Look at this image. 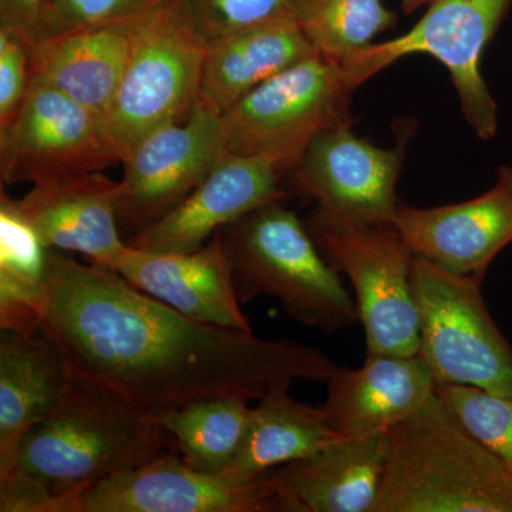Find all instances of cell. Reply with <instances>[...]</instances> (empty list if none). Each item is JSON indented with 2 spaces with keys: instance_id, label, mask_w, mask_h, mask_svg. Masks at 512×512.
Returning <instances> with one entry per match:
<instances>
[{
  "instance_id": "7c38bea8",
  "label": "cell",
  "mask_w": 512,
  "mask_h": 512,
  "mask_svg": "<svg viewBox=\"0 0 512 512\" xmlns=\"http://www.w3.org/2000/svg\"><path fill=\"white\" fill-rule=\"evenodd\" d=\"M406 141L379 148L355 136L352 123L319 133L293 168L299 190L316 202L313 215L343 225L392 224Z\"/></svg>"
},
{
  "instance_id": "ffe728a7",
  "label": "cell",
  "mask_w": 512,
  "mask_h": 512,
  "mask_svg": "<svg viewBox=\"0 0 512 512\" xmlns=\"http://www.w3.org/2000/svg\"><path fill=\"white\" fill-rule=\"evenodd\" d=\"M74 383L59 348L42 332L2 330L0 338V478L16 463L20 441L55 413Z\"/></svg>"
},
{
  "instance_id": "6da1fadb",
  "label": "cell",
  "mask_w": 512,
  "mask_h": 512,
  "mask_svg": "<svg viewBox=\"0 0 512 512\" xmlns=\"http://www.w3.org/2000/svg\"><path fill=\"white\" fill-rule=\"evenodd\" d=\"M40 332L74 386L157 419L215 397L259 400L295 380L328 383L339 365L311 346L188 318L114 271L49 249Z\"/></svg>"
},
{
  "instance_id": "d6986e66",
  "label": "cell",
  "mask_w": 512,
  "mask_h": 512,
  "mask_svg": "<svg viewBox=\"0 0 512 512\" xmlns=\"http://www.w3.org/2000/svg\"><path fill=\"white\" fill-rule=\"evenodd\" d=\"M323 404L339 439L389 431L436 392V380L420 355H367L360 369L340 366L330 377Z\"/></svg>"
},
{
  "instance_id": "7a4b0ae2",
  "label": "cell",
  "mask_w": 512,
  "mask_h": 512,
  "mask_svg": "<svg viewBox=\"0 0 512 512\" xmlns=\"http://www.w3.org/2000/svg\"><path fill=\"white\" fill-rule=\"evenodd\" d=\"M372 512H512V473L437 392L387 431Z\"/></svg>"
},
{
  "instance_id": "52a82bcc",
  "label": "cell",
  "mask_w": 512,
  "mask_h": 512,
  "mask_svg": "<svg viewBox=\"0 0 512 512\" xmlns=\"http://www.w3.org/2000/svg\"><path fill=\"white\" fill-rule=\"evenodd\" d=\"M316 244L355 292L367 355H419L420 320L414 299V254L392 224L309 221Z\"/></svg>"
},
{
  "instance_id": "8fae6325",
  "label": "cell",
  "mask_w": 512,
  "mask_h": 512,
  "mask_svg": "<svg viewBox=\"0 0 512 512\" xmlns=\"http://www.w3.org/2000/svg\"><path fill=\"white\" fill-rule=\"evenodd\" d=\"M225 153L220 114L198 103L184 121L144 137L121 163L119 228L124 241L173 211Z\"/></svg>"
},
{
  "instance_id": "5b68a950",
  "label": "cell",
  "mask_w": 512,
  "mask_h": 512,
  "mask_svg": "<svg viewBox=\"0 0 512 512\" xmlns=\"http://www.w3.org/2000/svg\"><path fill=\"white\" fill-rule=\"evenodd\" d=\"M363 83L352 63L315 53L221 114L225 150L293 170L319 133L352 123L350 97Z\"/></svg>"
},
{
  "instance_id": "2e32d148",
  "label": "cell",
  "mask_w": 512,
  "mask_h": 512,
  "mask_svg": "<svg viewBox=\"0 0 512 512\" xmlns=\"http://www.w3.org/2000/svg\"><path fill=\"white\" fill-rule=\"evenodd\" d=\"M120 181L107 175H69L33 184L16 208L49 249L80 254L114 268L128 244L119 228Z\"/></svg>"
},
{
  "instance_id": "ac0fdd59",
  "label": "cell",
  "mask_w": 512,
  "mask_h": 512,
  "mask_svg": "<svg viewBox=\"0 0 512 512\" xmlns=\"http://www.w3.org/2000/svg\"><path fill=\"white\" fill-rule=\"evenodd\" d=\"M387 451V431L338 439L266 474L284 512H372Z\"/></svg>"
},
{
  "instance_id": "603a6c76",
  "label": "cell",
  "mask_w": 512,
  "mask_h": 512,
  "mask_svg": "<svg viewBox=\"0 0 512 512\" xmlns=\"http://www.w3.org/2000/svg\"><path fill=\"white\" fill-rule=\"evenodd\" d=\"M278 387L252 407L247 431L229 474L255 478L328 446L339 436L323 407H313Z\"/></svg>"
},
{
  "instance_id": "484cf974",
  "label": "cell",
  "mask_w": 512,
  "mask_h": 512,
  "mask_svg": "<svg viewBox=\"0 0 512 512\" xmlns=\"http://www.w3.org/2000/svg\"><path fill=\"white\" fill-rule=\"evenodd\" d=\"M163 6L198 42L289 16V0H164Z\"/></svg>"
},
{
  "instance_id": "277c9868",
  "label": "cell",
  "mask_w": 512,
  "mask_h": 512,
  "mask_svg": "<svg viewBox=\"0 0 512 512\" xmlns=\"http://www.w3.org/2000/svg\"><path fill=\"white\" fill-rule=\"evenodd\" d=\"M239 302L274 296L308 328L326 333L359 320L355 298L322 254L311 231L281 201L271 202L225 228Z\"/></svg>"
},
{
  "instance_id": "7402d4cb",
  "label": "cell",
  "mask_w": 512,
  "mask_h": 512,
  "mask_svg": "<svg viewBox=\"0 0 512 512\" xmlns=\"http://www.w3.org/2000/svg\"><path fill=\"white\" fill-rule=\"evenodd\" d=\"M136 23L74 30L32 43V82L53 87L104 117L126 70Z\"/></svg>"
},
{
  "instance_id": "4fadbf2b",
  "label": "cell",
  "mask_w": 512,
  "mask_h": 512,
  "mask_svg": "<svg viewBox=\"0 0 512 512\" xmlns=\"http://www.w3.org/2000/svg\"><path fill=\"white\" fill-rule=\"evenodd\" d=\"M79 512H284V505L268 474L201 473L173 450L100 481Z\"/></svg>"
},
{
  "instance_id": "e0dca14e",
  "label": "cell",
  "mask_w": 512,
  "mask_h": 512,
  "mask_svg": "<svg viewBox=\"0 0 512 512\" xmlns=\"http://www.w3.org/2000/svg\"><path fill=\"white\" fill-rule=\"evenodd\" d=\"M114 271L137 289L208 325L252 332L242 312L224 234L192 252H151L128 245Z\"/></svg>"
},
{
  "instance_id": "ba28073f",
  "label": "cell",
  "mask_w": 512,
  "mask_h": 512,
  "mask_svg": "<svg viewBox=\"0 0 512 512\" xmlns=\"http://www.w3.org/2000/svg\"><path fill=\"white\" fill-rule=\"evenodd\" d=\"M204 52L163 5L134 25L126 70L103 117L121 163L148 134L190 116Z\"/></svg>"
},
{
  "instance_id": "f1b7e54d",
  "label": "cell",
  "mask_w": 512,
  "mask_h": 512,
  "mask_svg": "<svg viewBox=\"0 0 512 512\" xmlns=\"http://www.w3.org/2000/svg\"><path fill=\"white\" fill-rule=\"evenodd\" d=\"M30 43L22 33L0 28V124L18 111L32 82Z\"/></svg>"
},
{
  "instance_id": "5bb4252c",
  "label": "cell",
  "mask_w": 512,
  "mask_h": 512,
  "mask_svg": "<svg viewBox=\"0 0 512 512\" xmlns=\"http://www.w3.org/2000/svg\"><path fill=\"white\" fill-rule=\"evenodd\" d=\"M392 225L414 255L483 281L512 242V167H500L494 187L474 200L434 208L399 204Z\"/></svg>"
},
{
  "instance_id": "9a60e30c",
  "label": "cell",
  "mask_w": 512,
  "mask_h": 512,
  "mask_svg": "<svg viewBox=\"0 0 512 512\" xmlns=\"http://www.w3.org/2000/svg\"><path fill=\"white\" fill-rule=\"evenodd\" d=\"M281 177L266 158L225 153L181 204L127 244L151 252L197 251L245 215L284 200Z\"/></svg>"
},
{
  "instance_id": "d4e9b609",
  "label": "cell",
  "mask_w": 512,
  "mask_h": 512,
  "mask_svg": "<svg viewBox=\"0 0 512 512\" xmlns=\"http://www.w3.org/2000/svg\"><path fill=\"white\" fill-rule=\"evenodd\" d=\"M289 16L319 55L340 63L369 49L397 19L380 0H289Z\"/></svg>"
},
{
  "instance_id": "4316f807",
  "label": "cell",
  "mask_w": 512,
  "mask_h": 512,
  "mask_svg": "<svg viewBox=\"0 0 512 512\" xmlns=\"http://www.w3.org/2000/svg\"><path fill=\"white\" fill-rule=\"evenodd\" d=\"M436 392L471 436L512 473V403L473 386L437 384Z\"/></svg>"
},
{
  "instance_id": "9c48e42d",
  "label": "cell",
  "mask_w": 512,
  "mask_h": 512,
  "mask_svg": "<svg viewBox=\"0 0 512 512\" xmlns=\"http://www.w3.org/2000/svg\"><path fill=\"white\" fill-rule=\"evenodd\" d=\"M510 5L511 0H431L412 30L373 43L349 60L367 82L404 56H433L447 67L467 123L481 140H491L497 134V103L481 76L480 62Z\"/></svg>"
},
{
  "instance_id": "cb8c5ba5",
  "label": "cell",
  "mask_w": 512,
  "mask_h": 512,
  "mask_svg": "<svg viewBox=\"0 0 512 512\" xmlns=\"http://www.w3.org/2000/svg\"><path fill=\"white\" fill-rule=\"evenodd\" d=\"M248 403L244 397H215L170 410L156 420L173 436L188 467L224 474L242 446L252 409Z\"/></svg>"
},
{
  "instance_id": "30bf717a",
  "label": "cell",
  "mask_w": 512,
  "mask_h": 512,
  "mask_svg": "<svg viewBox=\"0 0 512 512\" xmlns=\"http://www.w3.org/2000/svg\"><path fill=\"white\" fill-rule=\"evenodd\" d=\"M121 163L103 116L39 82L0 124L2 184H37Z\"/></svg>"
},
{
  "instance_id": "3957f363",
  "label": "cell",
  "mask_w": 512,
  "mask_h": 512,
  "mask_svg": "<svg viewBox=\"0 0 512 512\" xmlns=\"http://www.w3.org/2000/svg\"><path fill=\"white\" fill-rule=\"evenodd\" d=\"M173 450V436L153 417L74 386L20 441L12 471L43 485L66 512H79L83 495L100 481Z\"/></svg>"
},
{
  "instance_id": "44dd1931",
  "label": "cell",
  "mask_w": 512,
  "mask_h": 512,
  "mask_svg": "<svg viewBox=\"0 0 512 512\" xmlns=\"http://www.w3.org/2000/svg\"><path fill=\"white\" fill-rule=\"evenodd\" d=\"M315 53L292 18L229 33L205 46L197 103L221 116L266 80Z\"/></svg>"
},
{
  "instance_id": "f546056e",
  "label": "cell",
  "mask_w": 512,
  "mask_h": 512,
  "mask_svg": "<svg viewBox=\"0 0 512 512\" xmlns=\"http://www.w3.org/2000/svg\"><path fill=\"white\" fill-rule=\"evenodd\" d=\"M47 0H0V28L15 30L30 39Z\"/></svg>"
},
{
  "instance_id": "83f0119b",
  "label": "cell",
  "mask_w": 512,
  "mask_h": 512,
  "mask_svg": "<svg viewBox=\"0 0 512 512\" xmlns=\"http://www.w3.org/2000/svg\"><path fill=\"white\" fill-rule=\"evenodd\" d=\"M163 3L164 0H47L29 43L74 30L136 23Z\"/></svg>"
},
{
  "instance_id": "8992f818",
  "label": "cell",
  "mask_w": 512,
  "mask_h": 512,
  "mask_svg": "<svg viewBox=\"0 0 512 512\" xmlns=\"http://www.w3.org/2000/svg\"><path fill=\"white\" fill-rule=\"evenodd\" d=\"M412 284L419 355L436 383L478 387L512 403V346L488 312L483 281L414 255Z\"/></svg>"
},
{
  "instance_id": "4dcf8cb0",
  "label": "cell",
  "mask_w": 512,
  "mask_h": 512,
  "mask_svg": "<svg viewBox=\"0 0 512 512\" xmlns=\"http://www.w3.org/2000/svg\"><path fill=\"white\" fill-rule=\"evenodd\" d=\"M431 0H402L403 10L406 13H412L414 10L419 9L424 3H430Z\"/></svg>"
}]
</instances>
